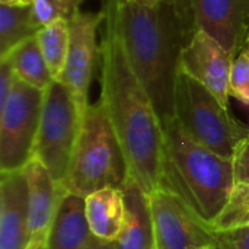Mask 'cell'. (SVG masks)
<instances>
[{
    "instance_id": "1",
    "label": "cell",
    "mask_w": 249,
    "mask_h": 249,
    "mask_svg": "<svg viewBox=\"0 0 249 249\" xmlns=\"http://www.w3.org/2000/svg\"><path fill=\"white\" fill-rule=\"evenodd\" d=\"M102 12L105 29L99 45L101 98L125 159L127 179L150 196L163 187L165 131L131 66L111 0H105Z\"/></svg>"
},
{
    "instance_id": "2",
    "label": "cell",
    "mask_w": 249,
    "mask_h": 249,
    "mask_svg": "<svg viewBox=\"0 0 249 249\" xmlns=\"http://www.w3.org/2000/svg\"><path fill=\"white\" fill-rule=\"evenodd\" d=\"M111 3L131 66L165 128L175 120L179 57L197 31L187 1L160 0L155 6L131 0Z\"/></svg>"
},
{
    "instance_id": "3",
    "label": "cell",
    "mask_w": 249,
    "mask_h": 249,
    "mask_svg": "<svg viewBox=\"0 0 249 249\" xmlns=\"http://www.w3.org/2000/svg\"><path fill=\"white\" fill-rule=\"evenodd\" d=\"M165 131L163 187L182 198L206 223L226 206L235 187L232 159L194 142L174 120Z\"/></svg>"
},
{
    "instance_id": "4",
    "label": "cell",
    "mask_w": 249,
    "mask_h": 249,
    "mask_svg": "<svg viewBox=\"0 0 249 249\" xmlns=\"http://www.w3.org/2000/svg\"><path fill=\"white\" fill-rule=\"evenodd\" d=\"M127 181V165L102 98L85 112L67 174L61 190L86 198L107 188H123Z\"/></svg>"
},
{
    "instance_id": "5",
    "label": "cell",
    "mask_w": 249,
    "mask_h": 249,
    "mask_svg": "<svg viewBox=\"0 0 249 249\" xmlns=\"http://www.w3.org/2000/svg\"><path fill=\"white\" fill-rule=\"evenodd\" d=\"M175 120L198 144L232 159L236 146L249 137L229 109L198 80L179 69L175 86Z\"/></svg>"
},
{
    "instance_id": "6",
    "label": "cell",
    "mask_w": 249,
    "mask_h": 249,
    "mask_svg": "<svg viewBox=\"0 0 249 249\" xmlns=\"http://www.w3.org/2000/svg\"><path fill=\"white\" fill-rule=\"evenodd\" d=\"M82 121L70 90L54 80L44 92L34 158L47 168L58 185L67 174Z\"/></svg>"
},
{
    "instance_id": "7",
    "label": "cell",
    "mask_w": 249,
    "mask_h": 249,
    "mask_svg": "<svg viewBox=\"0 0 249 249\" xmlns=\"http://www.w3.org/2000/svg\"><path fill=\"white\" fill-rule=\"evenodd\" d=\"M44 92L16 77L6 107L0 111V169H23L34 158Z\"/></svg>"
},
{
    "instance_id": "8",
    "label": "cell",
    "mask_w": 249,
    "mask_h": 249,
    "mask_svg": "<svg viewBox=\"0 0 249 249\" xmlns=\"http://www.w3.org/2000/svg\"><path fill=\"white\" fill-rule=\"evenodd\" d=\"M155 249H194L216 242V232L175 193L159 188L149 196Z\"/></svg>"
},
{
    "instance_id": "9",
    "label": "cell",
    "mask_w": 249,
    "mask_h": 249,
    "mask_svg": "<svg viewBox=\"0 0 249 249\" xmlns=\"http://www.w3.org/2000/svg\"><path fill=\"white\" fill-rule=\"evenodd\" d=\"M104 22V12H79L70 20V45L64 70L58 79L71 93L80 117H85L89 104V86L99 57L96 32Z\"/></svg>"
},
{
    "instance_id": "10",
    "label": "cell",
    "mask_w": 249,
    "mask_h": 249,
    "mask_svg": "<svg viewBox=\"0 0 249 249\" xmlns=\"http://www.w3.org/2000/svg\"><path fill=\"white\" fill-rule=\"evenodd\" d=\"M197 29L213 36L233 58L249 39V0H185Z\"/></svg>"
},
{
    "instance_id": "11",
    "label": "cell",
    "mask_w": 249,
    "mask_h": 249,
    "mask_svg": "<svg viewBox=\"0 0 249 249\" xmlns=\"http://www.w3.org/2000/svg\"><path fill=\"white\" fill-rule=\"evenodd\" d=\"M233 57L209 34L197 29L179 57V69L204 85L228 108Z\"/></svg>"
},
{
    "instance_id": "12",
    "label": "cell",
    "mask_w": 249,
    "mask_h": 249,
    "mask_svg": "<svg viewBox=\"0 0 249 249\" xmlns=\"http://www.w3.org/2000/svg\"><path fill=\"white\" fill-rule=\"evenodd\" d=\"M29 242V188L25 168L1 172L0 249H26Z\"/></svg>"
},
{
    "instance_id": "13",
    "label": "cell",
    "mask_w": 249,
    "mask_h": 249,
    "mask_svg": "<svg viewBox=\"0 0 249 249\" xmlns=\"http://www.w3.org/2000/svg\"><path fill=\"white\" fill-rule=\"evenodd\" d=\"M29 188L31 242L42 249L47 245L60 200L64 194L47 168L35 158L25 166ZM29 242V244H31Z\"/></svg>"
},
{
    "instance_id": "14",
    "label": "cell",
    "mask_w": 249,
    "mask_h": 249,
    "mask_svg": "<svg viewBox=\"0 0 249 249\" xmlns=\"http://www.w3.org/2000/svg\"><path fill=\"white\" fill-rule=\"evenodd\" d=\"M85 213L93 238L102 242H115L125 219L123 188L107 187L89 194L85 198Z\"/></svg>"
},
{
    "instance_id": "15",
    "label": "cell",
    "mask_w": 249,
    "mask_h": 249,
    "mask_svg": "<svg viewBox=\"0 0 249 249\" xmlns=\"http://www.w3.org/2000/svg\"><path fill=\"white\" fill-rule=\"evenodd\" d=\"M123 191L125 203V219L124 228L115 241V248L155 249L149 196L130 179L125 181Z\"/></svg>"
},
{
    "instance_id": "16",
    "label": "cell",
    "mask_w": 249,
    "mask_h": 249,
    "mask_svg": "<svg viewBox=\"0 0 249 249\" xmlns=\"http://www.w3.org/2000/svg\"><path fill=\"white\" fill-rule=\"evenodd\" d=\"M90 236L85 213V198L64 193L47 245L42 249H82Z\"/></svg>"
},
{
    "instance_id": "17",
    "label": "cell",
    "mask_w": 249,
    "mask_h": 249,
    "mask_svg": "<svg viewBox=\"0 0 249 249\" xmlns=\"http://www.w3.org/2000/svg\"><path fill=\"white\" fill-rule=\"evenodd\" d=\"M3 58L9 60L19 80L36 89L45 90L54 82L36 36H32L16 45Z\"/></svg>"
},
{
    "instance_id": "18",
    "label": "cell",
    "mask_w": 249,
    "mask_h": 249,
    "mask_svg": "<svg viewBox=\"0 0 249 249\" xmlns=\"http://www.w3.org/2000/svg\"><path fill=\"white\" fill-rule=\"evenodd\" d=\"M39 29L32 18L31 4H0V58L6 57L16 45L36 36Z\"/></svg>"
},
{
    "instance_id": "19",
    "label": "cell",
    "mask_w": 249,
    "mask_h": 249,
    "mask_svg": "<svg viewBox=\"0 0 249 249\" xmlns=\"http://www.w3.org/2000/svg\"><path fill=\"white\" fill-rule=\"evenodd\" d=\"M36 38L53 79L58 80L67 61L70 45V22L55 20L48 23L39 29Z\"/></svg>"
},
{
    "instance_id": "20",
    "label": "cell",
    "mask_w": 249,
    "mask_h": 249,
    "mask_svg": "<svg viewBox=\"0 0 249 249\" xmlns=\"http://www.w3.org/2000/svg\"><path fill=\"white\" fill-rule=\"evenodd\" d=\"M249 225V184L235 185L231 197L219 213V216L210 223L214 232L231 231Z\"/></svg>"
},
{
    "instance_id": "21",
    "label": "cell",
    "mask_w": 249,
    "mask_h": 249,
    "mask_svg": "<svg viewBox=\"0 0 249 249\" xmlns=\"http://www.w3.org/2000/svg\"><path fill=\"white\" fill-rule=\"evenodd\" d=\"M85 0H34L31 4L35 23L42 28L55 20H71Z\"/></svg>"
},
{
    "instance_id": "22",
    "label": "cell",
    "mask_w": 249,
    "mask_h": 249,
    "mask_svg": "<svg viewBox=\"0 0 249 249\" xmlns=\"http://www.w3.org/2000/svg\"><path fill=\"white\" fill-rule=\"evenodd\" d=\"M229 88L231 95L249 105V55L247 50L233 60Z\"/></svg>"
},
{
    "instance_id": "23",
    "label": "cell",
    "mask_w": 249,
    "mask_h": 249,
    "mask_svg": "<svg viewBox=\"0 0 249 249\" xmlns=\"http://www.w3.org/2000/svg\"><path fill=\"white\" fill-rule=\"evenodd\" d=\"M235 185L249 184V137L244 139L232 155Z\"/></svg>"
},
{
    "instance_id": "24",
    "label": "cell",
    "mask_w": 249,
    "mask_h": 249,
    "mask_svg": "<svg viewBox=\"0 0 249 249\" xmlns=\"http://www.w3.org/2000/svg\"><path fill=\"white\" fill-rule=\"evenodd\" d=\"M217 249H249V225L231 231L216 232Z\"/></svg>"
},
{
    "instance_id": "25",
    "label": "cell",
    "mask_w": 249,
    "mask_h": 249,
    "mask_svg": "<svg viewBox=\"0 0 249 249\" xmlns=\"http://www.w3.org/2000/svg\"><path fill=\"white\" fill-rule=\"evenodd\" d=\"M16 82V74L12 69V64L9 60L1 58L0 60V111L6 107L7 99L13 90Z\"/></svg>"
},
{
    "instance_id": "26",
    "label": "cell",
    "mask_w": 249,
    "mask_h": 249,
    "mask_svg": "<svg viewBox=\"0 0 249 249\" xmlns=\"http://www.w3.org/2000/svg\"><path fill=\"white\" fill-rule=\"evenodd\" d=\"M95 249H117L115 242H102L95 238Z\"/></svg>"
},
{
    "instance_id": "27",
    "label": "cell",
    "mask_w": 249,
    "mask_h": 249,
    "mask_svg": "<svg viewBox=\"0 0 249 249\" xmlns=\"http://www.w3.org/2000/svg\"><path fill=\"white\" fill-rule=\"evenodd\" d=\"M131 1H136L139 4H144V6H155L158 4L160 0H131Z\"/></svg>"
},
{
    "instance_id": "28",
    "label": "cell",
    "mask_w": 249,
    "mask_h": 249,
    "mask_svg": "<svg viewBox=\"0 0 249 249\" xmlns=\"http://www.w3.org/2000/svg\"><path fill=\"white\" fill-rule=\"evenodd\" d=\"M0 4H7V6H18L22 4L20 0H0Z\"/></svg>"
},
{
    "instance_id": "29",
    "label": "cell",
    "mask_w": 249,
    "mask_h": 249,
    "mask_svg": "<svg viewBox=\"0 0 249 249\" xmlns=\"http://www.w3.org/2000/svg\"><path fill=\"white\" fill-rule=\"evenodd\" d=\"M82 249H95V238H93V236H90V239L86 242V245H85Z\"/></svg>"
},
{
    "instance_id": "30",
    "label": "cell",
    "mask_w": 249,
    "mask_h": 249,
    "mask_svg": "<svg viewBox=\"0 0 249 249\" xmlns=\"http://www.w3.org/2000/svg\"><path fill=\"white\" fill-rule=\"evenodd\" d=\"M194 249H217V248H216V245L213 244V245H206V247H200V248H194Z\"/></svg>"
},
{
    "instance_id": "31",
    "label": "cell",
    "mask_w": 249,
    "mask_h": 249,
    "mask_svg": "<svg viewBox=\"0 0 249 249\" xmlns=\"http://www.w3.org/2000/svg\"><path fill=\"white\" fill-rule=\"evenodd\" d=\"M26 249H41V248H39L38 245H35V244H32V242H31V244L28 245V248Z\"/></svg>"
},
{
    "instance_id": "32",
    "label": "cell",
    "mask_w": 249,
    "mask_h": 249,
    "mask_svg": "<svg viewBox=\"0 0 249 249\" xmlns=\"http://www.w3.org/2000/svg\"><path fill=\"white\" fill-rule=\"evenodd\" d=\"M32 1H34V0H20L22 4H32Z\"/></svg>"
},
{
    "instance_id": "33",
    "label": "cell",
    "mask_w": 249,
    "mask_h": 249,
    "mask_svg": "<svg viewBox=\"0 0 249 249\" xmlns=\"http://www.w3.org/2000/svg\"><path fill=\"white\" fill-rule=\"evenodd\" d=\"M247 51H248V55H249V39H248V44H247Z\"/></svg>"
}]
</instances>
